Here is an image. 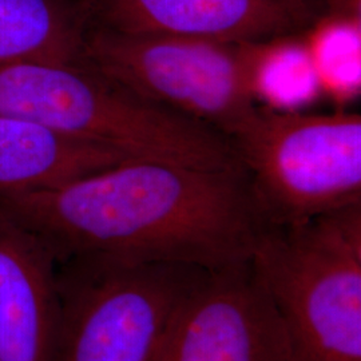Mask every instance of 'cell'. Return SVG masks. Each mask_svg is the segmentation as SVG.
I'll return each instance as SVG.
<instances>
[{"mask_svg": "<svg viewBox=\"0 0 361 361\" xmlns=\"http://www.w3.org/2000/svg\"><path fill=\"white\" fill-rule=\"evenodd\" d=\"M97 26L226 43L302 35L326 15L325 0H94Z\"/></svg>", "mask_w": 361, "mask_h": 361, "instance_id": "obj_8", "label": "cell"}, {"mask_svg": "<svg viewBox=\"0 0 361 361\" xmlns=\"http://www.w3.org/2000/svg\"><path fill=\"white\" fill-rule=\"evenodd\" d=\"M83 63L149 104L228 140L253 113L241 43L91 25Z\"/></svg>", "mask_w": 361, "mask_h": 361, "instance_id": "obj_6", "label": "cell"}, {"mask_svg": "<svg viewBox=\"0 0 361 361\" xmlns=\"http://www.w3.org/2000/svg\"><path fill=\"white\" fill-rule=\"evenodd\" d=\"M241 50L249 89L258 104L298 111L322 95L304 34L241 43Z\"/></svg>", "mask_w": 361, "mask_h": 361, "instance_id": "obj_12", "label": "cell"}, {"mask_svg": "<svg viewBox=\"0 0 361 361\" xmlns=\"http://www.w3.org/2000/svg\"><path fill=\"white\" fill-rule=\"evenodd\" d=\"M56 264V361L158 360L182 301L207 271L107 257Z\"/></svg>", "mask_w": 361, "mask_h": 361, "instance_id": "obj_5", "label": "cell"}, {"mask_svg": "<svg viewBox=\"0 0 361 361\" xmlns=\"http://www.w3.org/2000/svg\"><path fill=\"white\" fill-rule=\"evenodd\" d=\"M56 262L107 257L219 269L249 261L268 226L243 168L129 159L65 185L0 198Z\"/></svg>", "mask_w": 361, "mask_h": 361, "instance_id": "obj_1", "label": "cell"}, {"mask_svg": "<svg viewBox=\"0 0 361 361\" xmlns=\"http://www.w3.org/2000/svg\"><path fill=\"white\" fill-rule=\"evenodd\" d=\"M268 225L361 204V116L258 104L229 138Z\"/></svg>", "mask_w": 361, "mask_h": 361, "instance_id": "obj_4", "label": "cell"}, {"mask_svg": "<svg viewBox=\"0 0 361 361\" xmlns=\"http://www.w3.org/2000/svg\"><path fill=\"white\" fill-rule=\"evenodd\" d=\"M59 324L55 258L0 209V361H56Z\"/></svg>", "mask_w": 361, "mask_h": 361, "instance_id": "obj_9", "label": "cell"}, {"mask_svg": "<svg viewBox=\"0 0 361 361\" xmlns=\"http://www.w3.org/2000/svg\"><path fill=\"white\" fill-rule=\"evenodd\" d=\"M90 8L71 0H0V66L83 65Z\"/></svg>", "mask_w": 361, "mask_h": 361, "instance_id": "obj_11", "label": "cell"}, {"mask_svg": "<svg viewBox=\"0 0 361 361\" xmlns=\"http://www.w3.org/2000/svg\"><path fill=\"white\" fill-rule=\"evenodd\" d=\"M252 267L296 361H361V204L268 225Z\"/></svg>", "mask_w": 361, "mask_h": 361, "instance_id": "obj_3", "label": "cell"}, {"mask_svg": "<svg viewBox=\"0 0 361 361\" xmlns=\"http://www.w3.org/2000/svg\"><path fill=\"white\" fill-rule=\"evenodd\" d=\"M129 159L137 158L0 114V198L56 188Z\"/></svg>", "mask_w": 361, "mask_h": 361, "instance_id": "obj_10", "label": "cell"}, {"mask_svg": "<svg viewBox=\"0 0 361 361\" xmlns=\"http://www.w3.org/2000/svg\"><path fill=\"white\" fill-rule=\"evenodd\" d=\"M157 361H296L250 259L207 269L180 304Z\"/></svg>", "mask_w": 361, "mask_h": 361, "instance_id": "obj_7", "label": "cell"}, {"mask_svg": "<svg viewBox=\"0 0 361 361\" xmlns=\"http://www.w3.org/2000/svg\"><path fill=\"white\" fill-rule=\"evenodd\" d=\"M0 114L137 159L240 168L225 135L143 101L85 63L0 66Z\"/></svg>", "mask_w": 361, "mask_h": 361, "instance_id": "obj_2", "label": "cell"}, {"mask_svg": "<svg viewBox=\"0 0 361 361\" xmlns=\"http://www.w3.org/2000/svg\"><path fill=\"white\" fill-rule=\"evenodd\" d=\"M322 94L344 109L360 94L361 18L325 15L304 34Z\"/></svg>", "mask_w": 361, "mask_h": 361, "instance_id": "obj_13", "label": "cell"}]
</instances>
